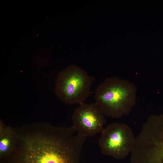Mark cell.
<instances>
[{
  "instance_id": "obj_1",
  "label": "cell",
  "mask_w": 163,
  "mask_h": 163,
  "mask_svg": "<svg viewBox=\"0 0 163 163\" xmlns=\"http://www.w3.org/2000/svg\"><path fill=\"white\" fill-rule=\"evenodd\" d=\"M15 148L1 163H79L86 137L72 126L35 123L15 128Z\"/></svg>"
},
{
  "instance_id": "obj_2",
  "label": "cell",
  "mask_w": 163,
  "mask_h": 163,
  "mask_svg": "<svg viewBox=\"0 0 163 163\" xmlns=\"http://www.w3.org/2000/svg\"><path fill=\"white\" fill-rule=\"evenodd\" d=\"M137 88L129 81L118 77L105 79L97 88L95 103L103 114L119 118L130 114L136 103Z\"/></svg>"
},
{
  "instance_id": "obj_3",
  "label": "cell",
  "mask_w": 163,
  "mask_h": 163,
  "mask_svg": "<svg viewBox=\"0 0 163 163\" xmlns=\"http://www.w3.org/2000/svg\"><path fill=\"white\" fill-rule=\"evenodd\" d=\"M131 156L136 163H163V115H151L142 124Z\"/></svg>"
},
{
  "instance_id": "obj_4",
  "label": "cell",
  "mask_w": 163,
  "mask_h": 163,
  "mask_svg": "<svg viewBox=\"0 0 163 163\" xmlns=\"http://www.w3.org/2000/svg\"><path fill=\"white\" fill-rule=\"evenodd\" d=\"M95 80L81 67L72 65L58 74L55 91L66 104H80L93 94L91 89Z\"/></svg>"
},
{
  "instance_id": "obj_5",
  "label": "cell",
  "mask_w": 163,
  "mask_h": 163,
  "mask_svg": "<svg viewBox=\"0 0 163 163\" xmlns=\"http://www.w3.org/2000/svg\"><path fill=\"white\" fill-rule=\"evenodd\" d=\"M136 138L128 125L113 123L104 128L101 133L98 146L103 155L121 159L132 152Z\"/></svg>"
},
{
  "instance_id": "obj_6",
  "label": "cell",
  "mask_w": 163,
  "mask_h": 163,
  "mask_svg": "<svg viewBox=\"0 0 163 163\" xmlns=\"http://www.w3.org/2000/svg\"><path fill=\"white\" fill-rule=\"evenodd\" d=\"M75 108L72 116L73 125L78 134L91 137L104 130L106 120L101 109L95 103L83 102Z\"/></svg>"
},
{
  "instance_id": "obj_7",
  "label": "cell",
  "mask_w": 163,
  "mask_h": 163,
  "mask_svg": "<svg viewBox=\"0 0 163 163\" xmlns=\"http://www.w3.org/2000/svg\"><path fill=\"white\" fill-rule=\"evenodd\" d=\"M18 136L14 128L5 126L0 132V159L3 160L9 156L15 149Z\"/></svg>"
},
{
  "instance_id": "obj_8",
  "label": "cell",
  "mask_w": 163,
  "mask_h": 163,
  "mask_svg": "<svg viewBox=\"0 0 163 163\" xmlns=\"http://www.w3.org/2000/svg\"></svg>"
}]
</instances>
